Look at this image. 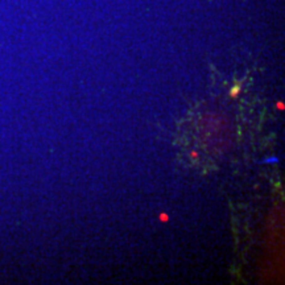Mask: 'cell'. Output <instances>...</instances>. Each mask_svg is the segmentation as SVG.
I'll return each mask as SVG.
<instances>
[{"label": "cell", "instance_id": "obj_1", "mask_svg": "<svg viewBox=\"0 0 285 285\" xmlns=\"http://www.w3.org/2000/svg\"><path fill=\"white\" fill-rule=\"evenodd\" d=\"M263 162H264V164H277V162H278V158H277L276 156H272V157L265 158Z\"/></svg>", "mask_w": 285, "mask_h": 285}, {"label": "cell", "instance_id": "obj_2", "mask_svg": "<svg viewBox=\"0 0 285 285\" xmlns=\"http://www.w3.org/2000/svg\"><path fill=\"white\" fill-rule=\"evenodd\" d=\"M239 91H240V86L238 85V86H234L232 87V90H231V97H236V95L239 94Z\"/></svg>", "mask_w": 285, "mask_h": 285}, {"label": "cell", "instance_id": "obj_3", "mask_svg": "<svg viewBox=\"0 0 285 285\" xmlns=\"http://www.w3.org/2000/svg\"><path fill=\"white\" fill-rule=\"evenodd\" d=\"M160 219H161V220H166V219H168V215H165V214H162V215H161V217H160Z\"/></svg>", "mask_w": 285, "mask_h": 285}, {"label": "cell", "instance_id": "obj_4", "mask_svg": "<svg viewBox=\"0 0 285 285\" xmlns=\"http://www.w3.org/2000/svg\"><path fill=\"white\" fill-rule=\"evenodd\" d=\"M277 108H281L282 110L284 108V104L282 103H277Z\"/></svg>", "mask_w": 285, "mask_h": 285}]
</instances>
